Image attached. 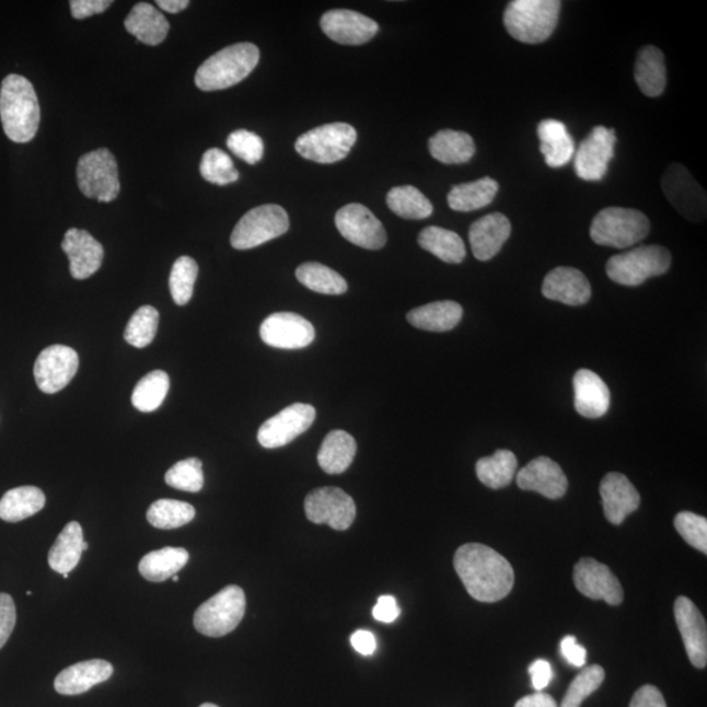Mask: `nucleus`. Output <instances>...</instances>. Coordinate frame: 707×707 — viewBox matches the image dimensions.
Wrapping results in <instances>:
<instances>
[{"instance_id": "ddd939ff", "label": "nucleus", "mask_w": 707, "mask_h": 707, "mask_svg": "<svg viewBox=\"0 0 707 707\" xmlns=\"http://www.w3.org/2000/svg\"><path fill=\"white\" fill-rule=\"evenodd\" d=\"M316 409L310 404H292L259 427L257 439L264 449H281L302 436L315 422Z\"/></svg>"}, {"instance_id": "c03bdc74", "label": "nucleus", "mask_w": 707, "mask_h": 707, "mask_svg": "<svg viewBox=\"0 0 707 707\" xmlns=\"http://www.w3.org/2000/svg\"><path fill=\"white\" fill-rule=\"evenodd\" d=\"M198 277V264L189 256H183L173 264L170 277L172 299L177 305L190 302Z\"/></svg>"}, {"instance_id": "1a4fd4ad", "label": "nucleus", "mask_w": 707, "mask_h": 707, "mask_svg": "<svg viewBox=\"0 0 707 707\" xmlns=\"http://www.w3.org/2000/svg\"><path fill=\"white\" fill-rule=\"evenodd\" d=\"M289 229V213L281 206H258L239 220L232 231L231 245L239 251L253 250L285 235Z\"/></svg>"}, {"instance_id": "423d86ee", "label": "nucleus", "mask_w": 707, "mask_h": 707, "mask_svg": "<svg viewBox=\"0 0 707 707\" xmlns=\"http://www.w3.org/2000/svg\"><path fill=\"white\" fill-rule=\"evenodd\" d=\"M671 264V253L664 246L642 245L613 256L606 264V275L613 282L636 287L649 278L665 275Z\"/></svg>"}, {"instance_id": "39448f33", "label": "nucleus", "mask_w": 707, "mask_h": 707, "mask_svg": "<svg viewBox=\"0 0 707 707\" xmlns=\"http://www.w3.org/2000/svg\"><path fill=\"white\" fill-rule=\"evenodd\" d=\"M650 232V220L635 209L606 208L592 220L593 243L625 250L642 242Z\"/></svg>"}, {"instance_id": "412c9836", "label": "nucleus", "mask_w": 707, "mask_h": 707, "mask_svg": "<svg viewBox=\"0 0 707 707\" xmlns=\"http://www.w3.org/2000/svg\"><path fill=\"white\" fill-rule=\"evenodd\" d=\"M62 251L70 259L72 278L79 281L92 277L102 268L104 248L90 232L79 229L66 232Z\"/></svg>"}, {"instance_id": "6e6d98bb", "label": "nucleus", "mask_w": 707, "mask_h": 707, "mask_svg": "<svg viewBox=\"0 0 707 707\" xmlns=\"http://www.w3.org/2000/svg\"><path fill=\"white\" fill-rule=\"evenodd\" d=\"M629 707H667V704L657 686L645 685L635 693Z\"/></svg>"}, {"instance_id": "c756f323", "label": "nucleus", "mask_w": 707, "mask_h": 707, "mask_svg": "<svg viewBox=\"0 0 707 707\" xmlns=\"http://www.w3.org/2000/svg\"><path fill=\"white\" fill-rule=\"evenodd\" d=\"M463 306L452 300L433 302L408 313V322L418 329L427 332H449L456 328L463 318Z\"/></svg>"}, {"instance_id": "09e8293b", "label": "nucleus", "mask_w": 707, "mask_h": 707, "mask_svg": "<svg viewBox=\"0 0 707 707\" xmlns=\"http://www.w3.org/2000/svg\"><path fill=\"white\" fill-rule=\"evenodd\" d=\"M605 679L603 667L590 665L580 671L566 692L561 707H580L584 699L600 688Z\"/></svg>"}, {"instance_id": "8fccbe9b", "label": "nucleus", "mask_w": 707, "mask_h": 707, "mask_svg": "<svg viewBox=\"0 0 707 707\" xmlns=\"http://www.w3.org/2000/svg\"><path fill=\"white\" fill-rule=\"evenodd\" d=\"M675 529L679 535L693 548L707 553V520L695 512H679L675 518Z\"/></svg>"}, {"instance_id": "473e14b6", "label": "nucleus", "mask_w": 707, "mask_h": 707, "mask_svg": "<svg viewBox=\"0 0 707 707\" xmlns=\"http://www.w3.org/2000/svg\"><path fill=\"white\" fill-rule=\"evenodd\" d=\"M431 157L443 164H464L475 157L476 144L464 131L440 130L429 141Z\"/></svg>"}, {"instance_id": "a19ab883", "label": "nucleus", "mask_w": 707, "mask_h": 707, "mask_svg": "<svg viewBox=\"0 0 707 707\" xmlns=\"http://www.w3.org/2000/svg\"><path fill=\"white\" fill-rule=\"evenodd\" d=\"M297 278L306 289L325 293V295H343L348 291V282L345 281V278L323 264L300 265L297 269Z\"/></svg>"}, {"instance_id": "ea45409f", "label": "nucleus", "mask_w": 707, "mask_h": 707, "mask_svg": "<svg viewBox=\"0 0 707 707\" xmlns=\"http://www.w3.org/2000/svg\"><path fill=\"white\" fill-rule=\"evenodd\" d=\"M386 205L391 211L404 219L421 220L429 218L433 211L432 204L416 186H396L386 195Z\"/></svg>"}, {"instance_id": "13d9d810", "label": "nucleus", "mask_w": 707, "mask_h": 707, "mask_svg": "<svg viewBox=\"0 0 707 707\" xmlns=\"http://www.w3.org/2000/svg\"><path fill=\"white\" fill-rule=\"evenodd\" d=\"M530 675L532 677V685L537 692H542L549 685L553 677V671L549 662L544 659H538L530 667Z\"/></svg>"}, {"instance_id": "4d7b16f0", "label": "nucleus", "mask_w": 707, "mask_h": 707, "mask_svg": "<svg viewBox=\"0 0 707 707\" xmlns=\"http://www.w3.org/2000/svg\"><path fill=\"white\" fill-rule=\"evenodd\" d=\"M563 656L573 667H583L586 664L587 651L583 646L578 644L576 637L567 636L561 642Z\"/></svg>"}, {"instance_id": "a18cd8bd", "label": "nucleus", "mask_w": 707, "mask_h": 707, "mask_svg": "<svg viewBox=\"0 0 707 707\" xmlns=\"http://www.w3.org/2000/svg\"><path fill=\"white\" fill-rule=\"evenodd\" d=\"M159 326V312L151 305H143L131 316L125 329V339L135 348L143 349L157 336Z\"/></svg>"}, {"instance_id": "58836bf2", "label": "nucleus", "mask_w": 707, "mask_h": 707, "mask_svg": "<svg viewBox=\"0 0 707 707\" xmlns=\"http://www.w3.org/2000/svg\"><path fill=\"white\" fill-rule=\"evenodd\" d=\"M517 468V456L509 450H498L495 455L479 459L476 464L479 482L492 490L509 486L515 476Z\"/></svg>"}, {"instance_id": "680f3d73", "label": "nucleus", "mask_w": 707, "mask_h": 707, "mask_svg": "<svg viewBox=\"0 0 707 707\" xmlns=\"http://www.w3.org/2000/svg\"><path fill=\"white\" fill-rule=\"evenodd\" d=\"M157 4L165 12L178 13L188 9L190 3L188 0H158Z\"/></svg>"}, {"instance_id": "052dcab7", "label": "nucleus", "mask_w": 707, "mask_h": 707, "mask_svg": "<svg viewBox=\"0 0 707 707\" xmlns=\"http://www.w3.org/2000/svg\"><path fill=\"white\" fill-rule=\"evenodd\" d=\"M515 707H557V703L555 698L546 695V693L537 692L535 695L519 699Z\"/></svg>"}, {"instance_id": "20e7f679", "label": "nucleus", "mask_w": 707, "mask_h": 707, "mask_svg": "<svg viewBox=\"0 0 707 707\" xmlns=\"http://www.w3.org/2000/svg\"><path fill=\"white\" fill-rule=\"evenodd\" d=\"M561 2L558 0H513L503 23L510 36L524 44H542L556 31Z\"/></svg>"}, {"instance_id": "bb28decb", "label": "nucleus", "mask_w": 707, "mask_h": 707, "mask_svg": "<svg viewBox=\"0 0 707 707\" xmlns=\"http://www.w3.org/2000/svg\"><path fill=\"white\" fill-rule=\"evenodd\" d=\"M113 675V665L103 659L85 660L68 667L56 677L55 688L59 695L77 696L93 686L105 683Z\"/></svg>"}, {"instance_id": "4c0bfd02", "label": "nucleus", "mask_w": 707, "mask_h": 707, "mask_svg": "<svg viewBox=\"0 0 707 707\" xmlns=\"http://www.w3.org/2000/svg\"><path fill=\"white\" fill-rule=\"evenodd\" d=\"M418 244L447 264H462L466 256L463 239L442 227H427L419 233Z\"/></svg>"}, {"instance_id": "4be33fe9", "label": "nucleus", "mask_w": 707, "mask_h": 707, "mask_svg": "<svg viewBox=\"0 0 707 707\" xmlns=\"http://www.w3.org/2000/svg\"><path fill=\"white\" fill-rule=\"evenodd\" d=\"M517 484L522 490L536 491L548 499L563 498L569 486L561 466L545 456L525 465L518 473Z\"/></svg>"}, {"instance_id": "a878e982", "label": "nucleus", "mask_w": 707, "mask_h": 707, "mask_svg": "<svg viewBox=\"0 0 707 707\" xmlns=\"http://www.w3.org/2000/svg\"><path fill=\"white\" fill-rule=\"evenodd\" d=\"M573 405L580 416L600 418L610 410L611 392L598 373L579 370L573 376Z\"/></svg>"}, {"instance_id": "c85d7f7f", "label": "nucleus", "mask_w": 707, "mask_h": 707, "mask_svg": "<svg viewBox=\"0 0 707 707\" xmlns=\"http://www.w3.org/2000/svg\"><path fill=\"white\" fill-rule=\"evenodd\" d=\"M125 28L142 44L157 46L162 44L170 32L169 20L155 7L138 3L125 20Z\"/></svg>"}, {"instance_id": "f8f14e48", "label": "nucleus", "mask_w": 707, "mask_h": 707, "mask_svg": "<svg viewBox=\"0 0 707 707\" xmlns=\"http://www.w3.org/2000/svg\"><path fill=\"white\" fill-rule=\"evenodd\" d=\"M306 519L315 524H328L336 531L349 530L357 517L354 499L338 488L312 490L305 498Z\"/></svg>"}, {"instance_id": "603ef678", "label": "nucleus", "mask_w": 707, "mask_h": 707, "mask_svg": "<svg viewBox=\"0 0 707 707\" xmlns=\"http://www.w3.org/2000/svg\"><path fill=\"white\" fill-rule=\"evenodd\" d=\"M16 625V606L9 593H0V649L7 644Z\"/></svg>"}, {"instance_id": "de8ad7c7", "label": "nucleus", "mask_w": 707, "mask_h": 707, "mask_svg": "<svg viewBox=\"0 0 707 707\" xmlns=\"http://www.w3.org/2000/svg\"><path fill=\"white\" fill-rule=\"evenodd\" d=\"M165 483L173 489L198 492L205 485L204 464L197 457L182 460L166 472Z\"/></svg>"}, {"instance_id": "72a5a7b5", "label": "nucleus", "mask_w": 707, "mask_h": 707, "mask_svg": "<svg viewBox=\"0 0 707 707\" xmlns=\"http://www.w3.org/2000/svg\"><path fill=\"white\" fill-rule=\"evenodd\" d=\"M83 530L78 522H70L59 533L49 552L48 561L53 570L70 573L78 566L83 553Z\"/></svg>"}, {"instance_id": "e433bc0d", "label": "nucleus", "mask_w": 707, "mask_h": 707, "mask_svg": "<svg viewBox=\"0 0 707 707\" xmlns=\"http://www.w3.org/2000/svg\"><path fill=\"white\" fill-rule=\"evenodd\" d=\"M189 561V553L184 548H166L150 552L139 563V572L150 582H164L176 576Z\"/></svg>"}, {"instance_id": "0eeeda50", "label": "nucleus", "mask_w": 707, "mask_h": 707, "mask_svg": "<svg viewBox=\"0 0 707 707\" xmlns=\"http://www.w3.org/2000/svg\"><path fill=\"white\" fill-rule=\"evenodd\" d=\"M246 599L239 586H227L195 613V628L206 637L219 638L235 630L245 615Z\"/></svg>"}, {"instance_id": "7c9ffc66", "label": "nucleus", "mask_w": 707, "mask_h": 707, "mask_svg": "<svg viewBox=\"0 0 707 707\" xmlns=\"http://www.w3.org/2000/svg\"><path fill=\"white\" fill-rule=\"evenodd\" d=\"M356 453V439L344 430H333L320 447L317 462L328 475H341L349 470Z\"/></svg>"}, {"instance_id": "e2e57ef3", "label": "nucleus", "mask_w": 707, "mask_h": 707, "mask_svg": "<svg viewBox=\"0 0 707 707\" xmlns=\"http://www.w3.org/2000/svg\"><path fill=\"white\" fill-rule=\"evenodd\" d=\"M199 707H219V706L213 705V704H204V705H201Z\"/></svg>"}, {"instance_id": "37998d69", "label": "nucleus", "mask_w": 707, "mask_h": 707, "mask_svg": "<svg viewBox=\"0 0 707 707\" xmlns=\"http://www.w3.org/2000/svg\"><path fill=\"white\" fill-rule=\"evenodd\" d=\"M170 391V376L164 371H152L139 380L132 391L131 403L135 408L143 413H152L164 403Z\"/></svg>"}, {"instance_id": "4468645a", "label": "nucleus", "mask_w": 707, "mask_h": 707, "mask_svg": "<svg viewBox=\"0 0 707 707\" xmlns=\"http://www.w3.org/2000/svg\"><path fill=\"white\" fill-rule=\"evenodd\" d=\"M337 230L354 245L378 251L386 243V232L380 220L364 205L349 204L336 213Z\"/></svg>"}, {"instance_id": "69168bd1", "label": "nucleus", "mask_w": 707, "mask_h": 707, "mask_svg": "<svg viewBox=\"0 0 707 707\" xmlns=\"http://www.w3.org/2000/svg\"><path fill=\"white\" fill-rule=\"evenodd\" d=\"M172 578H173V582H178V580H179L177 573H176V576H173Z\"/></svg>"}, {"instance_id": "5701e85b", "label": "nucleus", "mask_w": 707, "mask_h": 707, "mask_svg": "<svg viewBox=\"0 0 707 707\" xmlns=\"http://www.w3.org/2000/svg\"><path fill=\"white\" fill-rule=\"evenodd\" d=\"M600 496L603 499L604 515L615 525L624 523L630 513L638 510L640 496L636 486L622 473L612 472L600 484Z\"/></svg>"}, {"instance_id": "6e6552de", "label": "nucleus", "mask_w": 707, "mask_h": 707, "mask_svg": "<svg viewBox=\"0 0 707 707\" xmlns=\"http://www.w3.org/2000/svg\"><path fill=\"white\" fill-rule=\"evenodd\" d=\"M357 130L345 123L326 124L304 132L295 142L300 157L320 164H333L349 155Z\"/></svg>"}, {"instance_id": "9d476101", "label": "nucleus", "mask_w": 707, "mask_h": 707, "mask_svg": "<svg viewBox=\"0 0 707 707\" xmlns=\"http://www.w3.org/2000/svg\"><path fill=\"white\" fill-rule=\"evenodd\" d=\"M77 177L79 189L100 202H112L119 195L118 164L109 150L100 149L79 159Z\"/></svg>"}, {"instance_id": "a211bd4d", "label": "nucleus", "mask_w": 707, "mask_h": 707, "mask_svg": "<svg viewBox=\"0 0 707 707\" xmlns=\"http://www.w3.org/2000/svg\"><path fill=\"white\" fill-rule=\"evenodd\" d=\"M573 583L582 595L592 600H604L616 606L624 602L622 583L609 566L593 558H582L573 567Z\"/></svg>"}, {"instance_id": "f03ea898", "label": "nucleus", "mask_w": 707, "mask_h": 707, "mask_svg": "<svg viewBox=\"0 0 707 707\" xmlns=\"http://www.w3.org/2000/svg\"><path fill=\"white\" fill-rule=\"evenodd\" d=\"M0 118L5 136L15 143H28L36 137L39 104L35 86L28 79L11 73L0 89Z\"/></svg>"}, {"instance_id": "9b49d317", "label": "nucleus", "mask_w": 707, "mask_h": 707, "mask_svg": "<svg viewBox=\"0 0 707 707\" xmlns=\"http://www.w3.org/2000/svg\"><path fill=\"white\" fill-rule=\"evenodd\" d=\"M662 188L667 199L683 217L702 222L706 217V192L684 165L673 163L665 170Z\"/></svg>"}, {"instance_id": "bf43d9fd", "label": "nucleus", "mask_w": 707, "mask_h": 707, "mask_svg": "<svg viewBox=\"0 0 707 707\" xmlns=\"http://www.w3.org/2000/svg\"><path fill=\"white\" fill-rule=\"evenodd\" d=\"M351 645L360 656L371 657L376 651V638L369 630H358L351 636Z\"/></svg>"}, {"instance_id": "dca6fc26", "label": "nucleus", "mask_w": 707, "mask_h": 707, "mask_svg": "<svg viewBox=\"0 0 707 707\" xmlns=\"http://www.w3.org/2000/svg\"><path fill=\"white\" fill-rule=\"evenodd\" d=\"M79 356L65 345H53L39 354L35 363V380L39 391L53 395L68 386L77 375Z\"/></svg>"}, {"instance_id": "f257e3e1", "label": "nucleus", "mask_w": 707, "mask_h": 707, "mask_svg": "<svg viewBox=\"0 0 707 707\" xmlns=\"http://www.w3.org/2000/svg\"><path fill=\"white\" fill-rule=\"evenodd\" d=\"M453 566L466 591L482 603H496L505 599L515 583L512 566L495 549L484 544L460 546Z\"/></svg>"}, {"instance_id": "cd10ccee", "label": "nucleus", "mask_w": 707, "mask_h": 707, "mask_svg": "<svg viewBox=\"0 0 707 707\" xmlns=\"http://www.w3.org/2000/svg\"><path fill=\"white\" fill-rule=\"evenodd\" d=\"M537 136L545 163L552 169L566 165L576 153V144L566 125L558 119H544L540 123Z\"/></svg>"}, {"instance_id": "393cba45", "label": "nucleus", "mask_w": 707, "mask_h": 707, "mask_svg": "<svg viewBox=\"0 0 707 707\" xmlns=\"http://www.w3.org/2000/svg\"><path fill=\"white\" fill-rule=\"evenodd\" d=\"M543 295L567 305H583L591 299V285L582 271L573 268L553 269L545 277Z\"/></svg>"}, {"instance_id": "f704fd0d", "label": "nucleus", "mask_w": 707, "mask_h": 707, "mask_svg": "<svg viewBox=\"0 0 707 707\" xmlns=\"http://www.w3.org/2000/svg\"><path fill=\"white\" fill-rule=\"evenodd\" d=\"M45 503L42 489L36 486H20L7 491L0 499V519L9 523L22 522L42 511Z\"/></svg>"}, {"instance_id": "aec40b11", "label": "nucleus", "mask_w": 707, "mask_h": 707, "mask_svg": "<svg viewBox=\"0 0 707 707\" xmlns=\"http://www.w3.org/2000/svg\"><path fill=\"white\" fill-rule=\"evenodd\" d=\"M673 611H675L677 628L683 637L691 663L696 669H705L707 664V629L703 613L686 596L677 598Z\"/></svg>"}, {"instance_id": "f3484780", "label": "nucleus", "mask_w": 707, "mask_h": 707, "mask_svg": "<svg viewBox=\"0 0 707 707\" xmlns=\"http://www.w3.org/2000/svg\"><path fill=\"white\" fill-rule=\"evenodd\" d=\"M259 336L271 348L298 350L310 346L316 333L309 320L297 313L278 312L265 318Z\"/></svg>"}, {"instance_id": "79ce46f5", "label": "nucleus", "mask_w": 707, "mask_h": 707, "mask_svg": "<svg viewBox=\"0 0 707 707\" xmlns=\"http://www.w3.org/2000/svg\"><path fill=\"white\" fill-rule=\"evenodd\" d=\"M195 518V507L175 499H159L147 511V520L159 530H176Z\"/></svg>"}, {"instance_id": "2eb2a0df", "label": "nucleus", "mask_w": 707, "mask_h": 707, "mask_svg": "<svg viewBox=\"0 0 707 707\" xmlns=\"http://www.w3.org/2000/svg\"><path fill=\"white\" fill-rule=\"evenodd\" d=\"M617 142L616 132L604 126H596L591 135L579 144L573 159L577 176L584 182H600L609 171V165L615 157Z\"/></svg>"}, {"instance_id": "0e129e2a", "label": "nucleus", "mask_w": 707, "mask_h": 707, "mask_svg": "<svg viewBox=\"0 0 707 707\" xmlns=\"http://www.w3.org/2000/svg\"><path fill=\"white\" fill-rule=\"evenodd\" d=\"M86 549H89V543L84 542L83 543V552L86 550Z\"/></svg>"}, {"instance_id": "5fc2aeb1", "label": "nucleus", "mask_w": 707, "mask_h": 707, "mask_svg": "<svg viewBox=\"0 0 707 707\" xmlns=\"http://www.w3.org/2000/svg\"><path fill=\"white\" fill-rule=\"evenodd\" d=\"M399 613H402V610H399L397 600L391 595L380 596L372 611L373 618L385 624L396 622Z\"/></svg>"}, {"instance_id": "b1692460", "label": "nucleus", "mask_w": 707, "mask_h": 707, "mask_svg": "<svg viewBox=\"0 0 707 707\" xmlns=\"http://www.w3.org/2000/svg\"><path fill=\"white\" fill-rule=\"evenodd\" d=\"M510 235L511 223L503 213L492 212L479 218L470 229L473 255L478 262H489L502 250Z\"/></svg>"}, {"instance_id": "864d4df0", "label": "nucleus", "mask_w": 707, "mask_h": 707, "mask_svg": "<svg viewBox=\"0 0 707 707\" xmlns=\"http://www.w3.org/2000/svg\"><path fill=\"white\" fill-rule=\"evenodd\" d=\"M113 4L111 0H71V15L82 20L103 13Z\"/></svg>"}, {"instance_id": "c9c22d12", "label": "nucleus", "mask_w": 707, "mask_h": 707, "mask_svg": "<svg viewBox=\"0 0 707 707\" xmlns=\"http://www.w3.org/2000/svg\"><path fill=\"white\" fill-rule=\"evenodd\" d=\"M499 184L496 179L484 177L477 182L453 186L447 197L450 208L460 212H470L486 208L495 201Z\"/></svg>"}, {"instance_id": "2f4dec72", "label": "nucleus", "mask_w": 707, "mask_h": 707, "mask_svg": "<svg viewBox=\"0 0 707 707\" xmlns=\"http://www.w3.org/2000/svg\"><path fill=\"white\" fill-rule=\"evenodd\" d=\"M635 78L644 95L658 97L662 95L667 85V70L663 51L657 46H645L639 50Z\"/></svg>"}, {"instance_id": "6ab92c4d", "label": "nucleus", "mask_w": 707, "mask_h": 707, "mask_svg": "<svg viewBox=\"0 0 707 707\" xmlns=\"http://www.w3.org/2000/svg\"><path fill=\"white\" fill-rule=\"evenodd\" d=\"M320 25L326 36L341 45H363L379 32L375 20L350 10L328 11L320 20Z\"/></svg>"}, {"instance_id": "49530a36", "label": "nucleus", "mask_w": 707, "mask_h": 707, "mask_svg": "<svg viewBox=\"0 0 707 707\" xmlns=\"http://www.w3.org/2000/svg\"><path fill=\"white\" fill-rule=\"evenodd\" d=\"M199 171L206 182L210 184L223 186L239 179V172L229 153L219 149H210L204 153Z\"/></svg>"}, {"instance_id": "7ed1b4c3", "label": "nucleus", "mask_w": 707, "mask_h": 707, "mask_svg": "<svg viewBox=\"0 0 707 707\" xmlns=\"http://www.w3.org/2000/svg\"><path fill=\"white\" fill-rule=\"evenodd\" d=\"M258 62L259 50L255 44L227 46L199 66L196 85L206 92L230 89L243 82Z\"/></svg>"}, {"instance_id": "3c124183", "label": "nucleus", "mask_w": 707, "mask_h": 707, "mask_svg": "<svg viewBox=\"0 0 707 707\" xmlns=\"http://www.w3.org/2000/svg\"><path fill=\"white\" fill-rule=\"evenodd\" d=\"M227 147L248 164H256L264 157L263 139L248 130L231 132L229 139H227Z\"/></svg>"}]
</instances>
